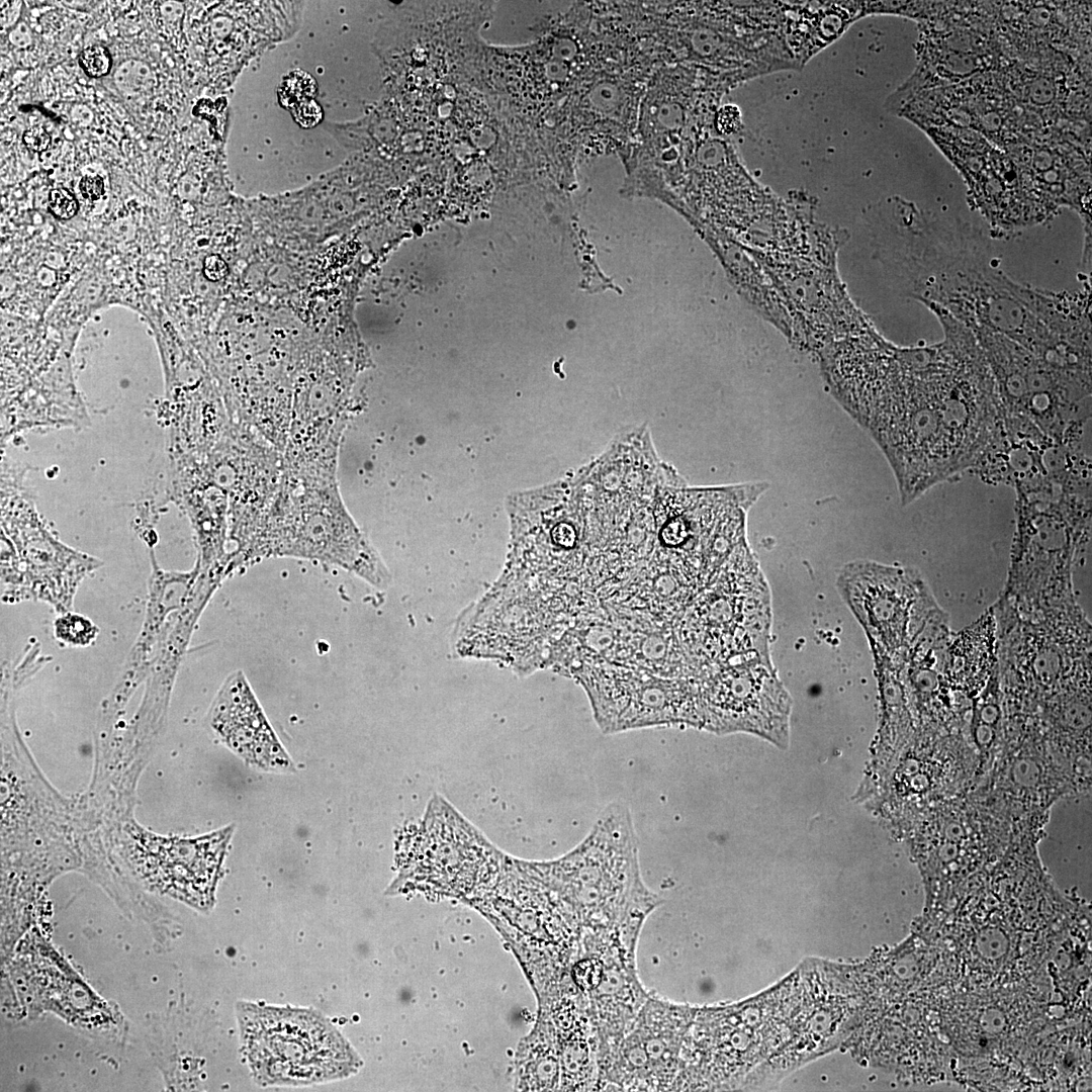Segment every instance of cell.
<instances>
[{
	"instance_id": "1",
	"label": "cell",
	"mask_w": 1092,
	"mask_h": 1092,
	"mask_svg": "<svg viewBox=\"0 0 1092 1092\" xmlns=\"http://www.w3.org/2000/svg\"><path fill=\"white\" fill-rule=\"evenodd\" d=\"M943 342L893 349L850 414L885 454L901 502L973 469L999 427L1001 401L972 332L934 307Z\"/></svg>"
},
{
	"instance_id": "2",
	"label": "cell",
	"mask_w": 1092,
	"mask_h": 1092,
	"mask_svg": "<svg viewBox=\"0 0 1092 1092\" xmlns=\"http://www.w3.org/2000/svg\"><path fill=\"white\" fill-rule=\"evenodd\" d=\"M983 248L932 222L895 247L892 262L923 303L937 304L969 330L984 328L1029 347L1048 331L1042 290L995 270Z\"/></svg>"
},
{
	"instance_id": "3",
	"label": "cell",
	"mask_w": 1092,
	"mask_h": 1092,
	"mask_svg": "<svg viewBox=\"0 0 1092 1092\" xmlns=\"http://www.w3.org/2000/svg\"><path fill=\"white\" fill-rule=\"evenodd\" d=\"M559 900L580 931L639 935L661 902L643 883L637 838L628 807H606L588 835L563 856L527 861Z\"/></svg>"
},
{
	"instance_id": "4",
	"label": "cell",
	"mask_w": 1092,
	"mask_h": 1092,
	"mask_svg": "<svg viewBox=\"0 0 1092 1092\" xmlns=\"http://www.w3.org/2000/svg\"><path fill=\"white\" fill-rule=\"evenodd\" d=\"M287 556L339 566L384 589L391 575L381 557L348 514L337 479L294 481L280 488L257 535L240 556V566Z\"/></svg>"
},
{
	"instance_id": "5",
	"label": "cell",
	"mask_w": 1092,
	"mask_h": 1092,
	"mask_svg": "<svg viewBox=\"0 0 1092 1092\" xmlns=\"http://www.w3.org/2000/svg\"><path fill=\"white\" fill-rule=\"evenodd\" d=\"M241 1044L262 1086H306L349 1078L363 1061L345 1036L311 1008L240 1002Z\"/></svg>"
},
{
	"instance_id": "6",
	"label": "cell",
	"mask_w": 1092,
	"mask_h": 1092,
	"mask_svg": "<svg viewBox=\"0 0 1092 1092\" xmlns=\"http://www.w3.org/2000/svg\"><path fill=\"white\" fill-rule=\"evenodd\" d=\"M389 891L421 892L467 904L496 884L506 854L439 795L413 824Z\"/></svg>"
},
{
	"instance_id": "7",
	"label": "cell",
	"mask_w": 1092,
	"mask_h": 1092,
	"mask_svg": "<svg viewBox=\"0 0 1092 1092\" xmlns=\"http://www.w3.org/2000/svg\"><path fill=\"white\" fill-rule=\"evenodd\" d=\"M696 1008L650 994L598 1073L596 1090H671Z\"/></svg>"
},
{
	"instance_id": "8",
	"label": "cell",
	"mask_w": 1092,
	"mask_h": 1092,
	"mask_svg": "<svg viewBox=\"0 0 1092 1092\" xmlns=\"http://www.w3.org/2000/svg\"><path fill=\"white\" fill-rule=\"evenodd\" d=\"M789 708L788 694L771 665L762 662L725 669L701 696L703 727L719 732L778 735L787 727Z\"/></svg>"
},
{
	"instance_id": "9",
	"label": "cell",
	"mask_w": 1092,
	"mask_h": 1092,
	"mask_svg": "<svg viewBox=\"0 0 1092 1092\" xmlns=\"http://www.w3.org/2000/svg\"><path fill=\"white\" fill-rule=\"evenodd\" d=\"M234 829L230 825L194 839L150 837L138 851L140 872L157 889L208 909Z\"/></svg>"
},
{
	"instance_id": "10",
	"label": "cell",
	"mask_w": 1092,
	"mask_h": 1092,
	"mask_svg": "<svg viewBox=\"0 0 1092 1092\" xmlns=\"http://www.w3.org/2000/svg\"><path fill=\"white\" fill-rule=\"evenodd\" d=\"M912 582L903 568L852 561L841 568L837 587L869 634L894 647L904 636Z\"/></svg>"
},
{
	"instance_id": "11",
	"label": "cell",
	"mask_w": 1092,
	"mask_h": 1092,
	"mask_svg": "<svg viewBox=\"0 0 1092 1092\" xmlns=\"http://www.w3.org/2000/svg\"><path fill=\"white\" fill-rule=\"evenodd\" d=\"M209 719L221 740L254 767L268 771L294 769L243 670L226 677Z\"/></svg>"
},
{
	"instance_id": "12",
	"label": "cell",
	"mask_w": 1092,
	"mask_h": 1092,
	"mask_svg": "<svg viewBox=\"0 0 1092 1092\" xmlns=\"http://www.w3.org/2000/svg\"><path fill=\"white\" fill-rule=\"evenodd\" d=\"M515 1090L559 1091L560 1052L549 1014L539 1009L536 1023L515 1054Z\"/></svg>"
},
{
	"instance_id": "13",
	"label": "cell",
	"mask_w": 1092,
	"mask_h": 1092,
	"mask_svg": "<svg viewBox=\"0 0 1092 1092\" xmlns=\"http://www.w3.org/2000/svg\"><path fill=\"white\" fill-rule=\"evenodd\" d=\"M991 623H980L953 646L951 673L960 682L981 680L991 666L993 652Z\"/></svg>"
},
{
	"instance_id": "14",
	"label": "cell",
	"mask_w": 1092,
	"mask_h": 1092,
	"mask_svg": "<svg viewBox=\"0 0 1092 1092\" xmlns=\"http://www.w3.org/2000/svg\"><path fill=\"white\" fill-rule=\"evenodd\" d=\"M115 79L124 90L140 91L150 88L151 71L145 64L131 61L119 68Z\"/></svg>"
},
{
	"instance_id": "15",
	"label": "cell",
	"mask_w": 1092,
	"mask_h": 1092,
	"mask_svg": "<svg viewBox=\"0 0 1092 1092\" xmlns=\"http://www.w3.org/2000/svg\"><path fill=\"white\" fill-rule=\"evenodd\" d=\"M80 64L91 77L105 76L111 69V57L106 48L100 44L84 49L80 55Z\"/></svg>"
},
{
	"instance_id": "16",
	"label": "cell",
	"mask_w": 1092,
	"mask_h": 1092,
	"mask_svg": "<svg viewBox=\"0 0 1092 1092\" xmlns=\"http://www.w3.org/2000/svg\"><path fill=\"white\" fill-rule=\"evenodd\" d=\"M92 625L79 616H69L61 619L58 624L60 635L66 640L75 643H85L92 636Z\"/></svg>"
},
{
	"instance_id": "17",
	"label": "cell",
	"mask_w": 1092,
	"mask_h": 1092,
	"mask_svg": "<svg viewBox=\"0 0 1092 1092\" xmlns=\"http://www.w3.org/2000/svg\"><path fill=\"white\" fill-rule=\"evenodd\" d=\"M49 205L53 214L61 219L73 217L78 210L75 196L65 188H56L50 192Z\"/></svg>"
},
{
	"instance_id": "18",
	"label": "cell",
	"mask_w": 1092,
	"mask_h": 1092,
	"mask_svg": "<svg viewBox=\"0 0 1092 1092\" xmlns=\"http://www.w3.org/2000/svg\"><path fill=\"white\" fill-rule=\"evenodd\" d=\"M23 143L33 152H43L51 144V135L40 125L32 126L23 133Z\"/></svg>"
},
{
	"instance_id": "19",
	"label": "cell",
	"mask_w": 1092,
	"mask_h": 1092,
	"mask_svg": "<svg viewBox=\"0 0 1092 1092\" xmlns=\"http://www.w3.org/2000/svg\"><path fill=\"white\" fill-rule=\"evenodd\" d=\"M203 274L210 281H218L228 274V266L218 255H210L204 259Z\"/></svg>"
},
{
	"instance_id": "20",
	"label": "cell",
	"mask_w": 1092,
	"mask_h": 1092,
	"mask_svg": "<svg viewBox=\"0 0 1092 1092\" xmlns=\"http://www.w3.org/2000/svg\"><path fill=\"white\" fill-rule=\"evenodd\" d=\"M80 191L88 200H97L104 194V182L100 176H85L80 181Z\"/></svg>"
}]
</instances>
